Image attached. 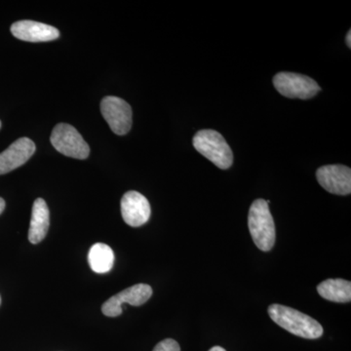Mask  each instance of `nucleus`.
I'll use <instances>...</instances> for the list:
<instances>
[{
	"instance_id": "f257e3e1",
	"label": "nucleus",
	"mask_w": 351,
	"mask_h": 351,
	"mask_svg": "<svg viewBox=\"0 0 351 351\" xmlns=\"http://www.w3.org/2000/svg\"><path fill=\"white\" fill-rule=\"evenodd\" d=\"M267 311L269 317L278 326L295 336L315 339H319L323 335V328L319 322L292 307L276 304H271Z\"/></svg>"
},
{
	"instance_id": "f03ea898",
	"label": "nucleus",
	"mask_w": 351,
	"mask_h": 351,
	"mask_svg": "<svg viewBox=\"0 0 351 351\" xmlns=\"http://www.w3.org/2000/svg\"><path fill=\"white\" fill-rule=\"evenodd\" d=\"M248 226L258 248L263 252L271 250L276 243V225L267 200L254 201L249 210Z\"/></svg>"
},
{
	"instance_id": "7ed1b4c3",
	"label": "nucleus",
	"mask_w": 351,
	"mask_h": 351,
	"mask_svg": "<svg viewBox=\"0 0 351 351\" xmlns=\"http://www.w3.org/2000/svg\"><path fill=\"white\" fill-rule=\"evenodd\" d=\"M196 151L206 157L219 169H228L233 162L232 149L225 138L215 130H201L193 137Z\"/></svg>"
},
{
	"instance_id": "20e7f679",
	"label": "nucleus",
	"mask_w": 351,
	"mask_h": 351,
	"mask_svg": "<svg viewBox=\"0 0 351 351\" xmlns=\"http://www.w3.org/2000/svg\"><path fill=\"white\" fill-rule=\"evenodd\" d=\"M51 144L64 156L76 159H86L90 147L80 132L69 124L60 123L53 129Z\"/></svg>"
},
{
	"instance_id": "39448f33",
	"label": "nucleus",
	"mask_w": 351,
	"mask_h": 351,
	"mask_svg": "<svg viewBox=\"0 0 351 351\" xmlns=\"http://www.w3.org/2000/svg\"><path fill=\"white\" fill-rule=\"evenodd\" d=\"M274 87L290 99L308 100L320 92L321 88L313 78L295 73H279L274 78Z\"/></svg>"
},
{
	"instance_id": "423d86ee",
	"label": "nucleus",
	"mask_w": 351,
	"mask_h": 351,
	"mask_svg": "<svg viewBox=\"0 0 351 351\" xmlns=\"http://www.w3.org/2000/svg\"><path fill=\"white\" fill-rule=\"evenodd\" d=\"M101 112L113 133L126 135L132 127V108L119 97L108 96L101 103Z\"/></svg>"
},
{
	"instance_id": "0eeeda50",
	"label": "nucleus",
	"mask_w": 351,
	"mask_h": 351,
	"mask_svg": "<svg viewBox=\"0 0 351 351\" xmlns=\"http://www.w3.org/2000/svg\"><path fill=\"white\" fill-rule=\"evenodd\" d=\"M152 295V289L147 284H136L121 291L119 294L112 295L101 306V313L108 317H117L121 315V306L129 304L134 306H140L145 304Z\"/></svg>"
},
{
	"instance_id": "6e6552de",
	"label": "nucleus",
	"mask_w": 351,
	"mask_h": 351,
	"mask_svg": "<svg viewBox=\"0 0 351 351\" xmlns=\"http://www.w3.org/2000/svg\"><path fill=\"white\" fill-rule=\"evenodd\" d=\"M316 178L323 189L337 195H348L351 193V170L345 165H327L320 167Z\"/></svg>"
},
{
	"instance_id": "1a4fd4ad",
	"label": "nucleus",
	"mask_w": 351,
	"mask_h": 351,
	"mask_svg": "<svg viewBox=\"0 0 351 351\" xmlns=\"http://www.w3.org/2000/svg\"><path fill=\"white\" fill-rule=\"evenodd\" d=\"M121 214L127 225L138 228L151 218V204L142 193L128 191L121 199Z\"/></svg>"
},
{
	"instance_id": "9d476101",
	"label": "nucleus",
	"mask_w": 351,
	"mask_h": 351,
	"mask_svg": "<svg viewBox=\"0 0 351 351\" xmlns=\"http://www.w3.org/2000/svg\"><path fill=\"white\" fill-rule=\"evenodd\" d=\"M36 152L31 138H21L0 154V175L7 174L24 165Z\"/></svg>"
},
{
	"instance_id": "9b49d317",
	"label": "nucleus",
	"mask_w": 351,
	"mask_h": 351,
	"mask_svg": "<svg viewBox=\"0 0 351 351\" xmlns=\"http://www.w3.org/2000/svg\"><path fill=\"white\" fill-rule=\"evenodd\" d=\"M11 32L16 38L27 43H46L55 40L60 36V32L56 27L29 20L14 23Z\"/></svg>"
},
{
	"instance_id": "f8f14e48",
	"label": "nucleus",
	"mask_w": 351,
	"mask_h": 351,
	"mask_svg": "<svg viewBox=\"0 0 351 351\" xmlns=\"http://www.w3.org/2000/svg\"><path fill=\"white\" fill-rule=\"evenodd\" d=\"M50 226L49 208L43 198H38L32 205L31 226L29 240L32 244L43 241L47 235Z\"/></svg>"
},
{
	"instance_id": "ddd939ff",
	"label": "nucleus",
	"mask_w": 351,
	"mask_h": 351,
	"mask_svg": "<svg viewBox=\"0 0 351 351\" xmlns=\"http://www.w3.org/2000/svg\"><path fill=\"white\" fill-rule=\"evenodd\" d=\"M318 294L334 302H350L351 300L350 281L343 279H327L317 286Z\"/></svg>"
},
{
	"instance_id": "4468645a",
	"label": "nucleus",
	"mask_w": 351,
	"mask_h": 351,
	"mask_svg": "<svg viewBox=\"0 0 351 351\" xmlns=\"http://www.w3.org/2000/svg\"><path fill=\"white\" fill-rule=\"evenodd\" d=\"M88 263L91 269L96 274H107L113 267L114 253L107 244H94L88 253Z\"/></svg>"
},
{
	"instance_id": "2eb2a0df",
	"label": "nucleus",
	"mask_w": 351,
	"mask_h": 351,
	"mask_svg": "<svg viewBox=\"0 0 351 351\" xmlns=\"http://www.w3.org/2000/svg\"><path fill=\"white\" fill-rule=\"evenodd\" d=\"M154 351H181V348L174 339H166L157 343Z\"/></svg>"
},
{
	"instance_id": "dca6fc26",
	"label": "nucleus",
	"mask_w": 351,
	"mask_h": 351,
	"mask_svg": "<svg viewBox=\"0 0 351 351\" xmlns=\"http://www.w3.org/2000/svg\"><path fill=\"white\" fill-rule=\"evenodd\" d=\"M4 209H5V201H4L3 198L0 197V215L2 214Z\"/></svg>"
},
{
	"instance_id": "f3484780",
	"label": "nucleus",
	"mask_w": 351,
	"mask_h": 351,
	"mask_svg": "<svg viewBox=\"0 0 351 351\" xmlns=\"http://www.w3.org/2000/svg\"><path fill=\"white\" fill-rule=\"evenodd\" d=\"M346 44H348V47H351V32H348V34H346Z\"/></svg>"
},
{
	"instance_id": "a211bd4d",
	"label": "nucleus",
	"mask_w": 351,
	"mask_h": 351,
	"mask_svg": "<svg viewBox=\"0 0 351 351\" xmlns=\"http://www.w3.org/2000/svg\"><path fill=\"white\" fill-rule=\"evenodd\" d=\"M209 351H226L225 348H221V346H214Z\"/></svg>"
},
{
	"instance_id": "6ab92c4d",
	"label": "nucleus",
	"mask_w": 351,
	"mask_h": 351,
	"mask_svg": "<svg viewBox=\"0 0 351 351\" xmlns=\"http://www.w3.org/2000/svg\"><path fill=\"white\" fill-rule=\"evenodd\" d=\"M0 304H1V297H0Z\"/></svg>"
},
{
	"instance_id": "aec40b11",
	"label": "nucleus",
	"mask_w": 351,
	"mask_h": 351,
	"mask_svg": "<svg viewBox=\"0 0 351 351\" xmlns=\"http://www.w3.org/2000/svg\"><path fill=\"white\" fill-rule=\"evenodd\" d=\"M0 126H1V122H0Z\"/></svg>"
}]
</instances>
